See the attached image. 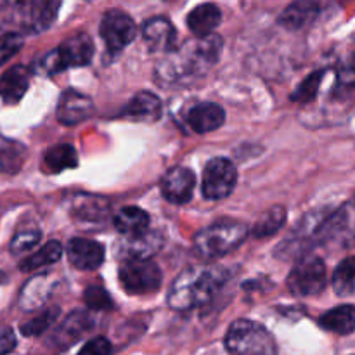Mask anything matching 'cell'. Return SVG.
<instances>
[{"label": "cell", "instance_id": "cell-1", "mask_svg": "<svg viewBox=\"0 0 355 355\" xmlns=\"http://www.w3.org/2000/svg\"><path fill=\"white\" fill-rule=\"evenodd\" d=\"M224 267L193 266L175 277L168 291V305L173 311L186 312L207 305L229 281Z\"/></svg>", "mask_w": 355, "mask_h": 355}, {"label": "cell", "instance_id": "cell-2", "mask_svg": "<svg viewBox=\"0 0 355 355\" xmlns=\"http://www.w3.org/2000/svg\"><path fill=\"white\" fill-rule=\"evenodd\" d=\"M248 238V227L241 222L218 220L194 236V248L203 259H220L234 252Z\"/></svg>", "mask_w": 355, "mask_h": 355}, {"label": "cell", "instance_id": "cell-3", "mask_svg": "<svg viewBox=\"0 0 355 355\" xmlns=\"http://www.w3.org/2000/svg\"><path fill=\"white\" fill-rule=\"evenodd\" d=\"M225 349L231 355H277L276 340L269 329L250 319H238L225 335Z\"/></svg>", "mask_w": 355, "mask_h": 355}, {"label": "cell", "instance_id": "cell-4", "mask_svg": "<svg viewBox=\"0 0 355 355\" xmlns=\"http://www.w3.org/2000/svg\"><path fill=\"white\" fill-rule=\"evenodd\" d=\"M94 44L92 38L80 31L73 37L66 38L58 49L47 52L40 61V69L45 75H54L73 66H85L92 61Z\"/></svg>", "mask_w": 355, "mask_h": 355}, {"label": "cell", "instance_id": "cell-5", "mask_svg": "<svg viewBox=\"0 0 355 355\" xmlns=\"http://www.w3.org/2000/svg\"><path fill=\"white\" fill-rule=\"evenodd\" d=\"M319 243L336 248L355 245V205H345L319 224L315 231Z\"/></svg>", "mask_w": 355, "mask_h": 355}, {"label": "cell", "instance_id": "cell-6", "mask_svg": "<svg viewBox=\"0 0 355 355\" xmlns=\"http://www.w3.org/2000/svg\"><path fill=\"white\" fill-rule=\"evenodd\" d=\"M288 288L297 297H314L326 288V266L318 257H305L288 276Z\"/></svg>", "mask_w": 355, "mask_h": 355}, {"label": "cell", "instance_id": "cell-7", "mask_svg": "<svg viewBox=\"0 0 355 355\" xmlns=\"http://www.w3.org/2000/svg\"><path fill=\"white\" fill-rule=\"evenodd\" d=\"M120 283L128 293L144 295L162 286V269L153 260H128L118 270Z\"/></svg>", "mask_w": 355, "mask_h": 355}, {"label": "cell", "instance_id": "cell-8", "mask_svg": "<svg viewBox=\"0 0 355 355\" xmlns=\"http://www.w3.org/2000/svg\"><path fill=\"white\" fill-rule=\"evenodd\" d=\"M238 170L227 158H214L203 172V196L207 200H224L236 187Z\"/></svg>", "mask_w": 355, "mask_h": 355}, {"label": "cell", "instance_id": "cell-9", "mask_svg": "<svg viewBox=\"0 0 355 355\" xmlns=\"http://www.w3.org/2000/svg\"><path fill=\"white\" fill-rule=\"evenodd\" d=\"M101 37L110 54H118L135 38L137 28L134 19L121 10H110L101 21Z\"/></svg>", "mask_w": 355, "mask_h": 355}, {"label": "cell", "instance_id": "cell-10", "mask_svg": "<svg viewBox=\"0 0 355 355\" xmlns=\"http://www.w3.org/2000/svg\"><path fill=\"white\" fill-rule=\"evenodd\" d=\"M10 9L19 14V26L26 33H38L44 31L54 23L58 16L59 2H49V0H40V2H19L12 3Z\"/></svg>", "mask_w": 355, "mask_h": 355}, {"label": "cell", "instance_id": "cell-11", "mask_svg": "<svg viewBox=\"0 0 355 355\" xmlns=\"http://www.w3.org/2000/svg\"><path fill=\"white\" fill-rule=\"evenodd\" d=\"M196 177L186 166H173L162 180V194L173 205H186L193 198Z\"/></svg>", "mask_w": 355, "mask_h": 355}, {"label": "cell", "instance_id": "cell-12", "mask_svg": "<svg viewBox=\"0 0 355 355\" xmlns=\"http://www.w3.org/2000/svg\"><path fill=\"white\" fill-rule=\"evenodd\" d=\"M163 246V236L156 231H148L146 234L135 238H121L116 243V255L128 260H149Z\"/></svg>", "mask_w": 355, "mask_h": 355}, {"label": "cell", "instance_id": "cell-13", "mask_svg": "<svg viewBox=\"0 0 355 355\" xmlns=\"http://www.w3.org/2000/svg\"><path fill=\"white\" fill-rule=\"evenodd\" d=\"M94 114V103L87 96L75 89H68L62 92L58 104V120L62 125H78L89 120Z\"/></svg>", "mask_w": 355, "mask_h": 355}, {"label": "cell", "instance_id": "cell-14", "mask_svg": "<svg viewBox=\"0 0 355 355\" xmlns=\"http://www.w3.org/2000/svg\"><path fill=\"white\" fill-rule=\"evenodd\" d=\"M66 252L69 262L80 270H96L104 260V246L94 239L73 238Z\"/></svg>", "mask_w": 355, "mask_h": 355}, {"label": "cell", "instance_id": "cell-15", "mask_svg": "<svg viewBox=\"0 0 355 355\" xmlns=\"http://www.w3.org/2000/svg\"><path fill=\"white\" fill-rule=\"evenodd\" d=\"M142 35L153 52H170L177 49V31L165 17H153L142 28Z\"/></svg>", "mask_w": 355, "mask_h": 355}, {"label": "cell", "instance_id": "cell-16", "mask_svg": "<svg viewBox=\"0 0 355 355\" xmlns=\"http://www.w3.org/2000/svg\"><path fill=\"white\" fill-rule=\"evenodd\" d=\"M225 121V111L215 103H200L187 113V123L196 134H208L220 128Z\"/></svg>", "mask_w": 355, "mask_h": 355}, {"label": "cell", "instance_id": "cell-17", "mask_svg": "<svg viewBox=\"0 0 355 355\" xmlns=\"http://www.w3.org/2000/svg\"><path fill=\"white\" fill-rule=\"evenodd\" d=\"M30 87V69L14 66L0 76V97L6 104H16L23 99Z\"/></svg>", "mask_w": 355, "mask_h": 355}, {"label": "cell", "instance_id": "cell-18", "mask_svg": "<svg viewBox=\"0 0 355 355\" xmlns=\"http://www.w3.org/2000/svg\"><path fill=\"white\" fill-rule=\"evenodd\" d=\"M222 12L215 3H201L187 16V26L198 38H207L214 35L215 28L220 24Z\"/></svg>", "mask_w": 355, "mask_h": 355}, {"label": "cell", "instance_id": "cell-19", "mask_svg": "<svg viewBox=\"0 0 355 355\" xmlns=\"http://www.w3.org/2000/svg\"><path fill=\"white\" fill-rule=\"evenodd\" d=\"M121 114L125 118H130V120L155 121L162 116V101L155 94L142 90L132 97V101L125 106Z\"/></svg>", "mask_w": 355, "mask_h": 355}, {"label": "cell", "instance_id": "cell-20", "mask_svg": "<svg viewBox=\"0 0 355 355\" xmlns=\"http://www.w3.org/2000/svg\"><path fill=\"white\" fill-rule=\"evenodd\" d=\"M113 224L123 238H135L149 231V215L142 208L125 207L114 215Z\"/></svg>", "mask_w": 355, "mask_h": 355}, {"label": "cell", "instance_id": "cell-21", "mask_svg": "<svg viewBox=\"0 0 355 355\" xmlns=\"http://www.w3.org/2000/svg\"><path fill=\"white\" fill-rule=\"evenodd\" d=\"M92 328V319L85 312H73L58 329H55L54 336H52V343L59 347H68L73 342L85 335L89 329Z\"/></svg>", "mask_w": 355, "mask_h": 355}, {"label": "cell", "instance_id": "cell-22", "mask_svg": "<svg viewBox=\"0 0 355 355\" xmlns=\"http://www.w3.org/2000/svg\"><path fill=\"white\" fill-rule=\"evenodd\" d=\"M319 12V6L311 0H300V2L291 3L290 7L284 9V12L281 14L279 23L283 26H286L288 30H302V28L309 26L312 21L315 19Z\"/></svg>", "mask_w": 355, "mask_h": 355}, {"label": "cell", "instance_id": "cell-23", "mask_svg": "<svg viewBox=\"0 0 355 355\" xmlns=\"http://www.w3.org/2000/svg\"><path fill=\"white\" fill-rule=\"evenodd\" d=\"M319 324L322 329L338 335H349L355 329V307L354 305H340L321 315Z\"/></svg>", "mask_w": 355, "mask_h": 355}, {"label": "cell", "instance_id": "cell-24", "mask_svg": "<svg viewBox=\"0 0 355 355\" xmlns=\"http://www.w3.org/2000/svg\"><path fill=\"white\" fill-rule=\"evenodd\" d=\"M54 279L52 276H38L35 279H31L26 286L23 288V293H21V307L24 311H31V309H37L51 297L52 288H54Z\"/></svg>", "mask_w": 355, "mask_h": 355}, {"label": "cell", "instance_id": "cell-25", "mask_svg": "<svg viewBox=\"0 0 355 355\" xmlns=\"http://www.w3.org/2000/svg\"><path fill=\"white\" fill-rule=\"evenodd\" d=\"M78 165V156L73 146L58 144L49 148L44 155V168L49 173H59L62 170L75 168Z\"/></svg>", "mask_w": 355, "mask_h": 355}, {"label": "cell", "instance_id": "cell-26", "mask_svg": "<svg viewBox=\"0 0 355 355\" xmlns=\"http://www.w3.org/2000/svg\"><path fill=\"white\" fill-rule=\"evenodd\" d=\"M333 290L338 297H349L355 291V257H347L333 272Z\"/></svg>", "mask_w": 355, "mask_h": 355}, {"label": "cell", "instance_id": "cell-27", "mask_svg": "<svg viewBox=\"0 0 355 355\" xmlns=\"http://www.w3.org/2000/svg\"><path fill=\"white\" fill-rule=\"evenodd\" d=\"M62 255V246L59 245L58 241H49L47 245L42 246L37 253L30 255L28 259H24L21 262L19 269L23 272H31V270H37L40 267L51 266V263H55Z\"/></svg>", "mask_w": 355, "mask_h": 355}, {"label": "cell", "instance_id": "cell-28", "mask_svg": "<svg viewBox=\"0 0 355 355\" xmlns=\"http://www.w3.org/2000/svg\"><path fill=\"white\" fill-rule=\"evenodd\" d=\"M284 222H286V210L283 207H272L257 222L253 227V234L255 238H270L283 227Z\"/></svg>", "mask_w": 355, "mask_h": 355}, {"label": "cell", "instance_id": "cell-29", "mask_svg": "<svg viewBox=\"0 0 355 355\" xmlns=\"http://www.w3.org/2000/svg\"><path fill=\"white\" fill-rule=\"evenodd\" d=\"M58 315H59V309L58 307L45 309V311L42 312L40 315H37V318L30 319L28 322L21 324V328H19L21 333H23L24 336L42 335V333H45L49 328H51L52 324H54L55 319H58Z\"/></svg>", "mask_w": 355, "mask_h": 355}, {"label": "cell", "instance_id": "cell-30", "mask_svg": "<svg viewBox=\"0 0 355 355\" xmlns=\"http://www.w3.org/2000/svg\"><path fill=\"white\" fill-rule=\"evenodd\" d=\"M322 78H324V71H314L297 87L293 94H291V101L295 103H311L318 97V90L321 87Z\"/></svg>", "mask_w": 355, "mask_h": 355}, {"label": "cell", "instance_id": "cell-31", "mask_svg": "<svg viewBox=\"0 0 355 355\" xmlns=\"http://www.w3.org/2000/svg\"><path fill=\"white\" fill-rule=\"evenodd\" d=\"M40 238L42 234L38 229H23V231L16 232V236L10 241V252H12V255L28 252V250L35 248L38 245Z\"/></svg>", "mask_w": 355, "mask_h": 355}, {"label": "cell", "instance_id": "cell-32", "mask_svg": "<svg viewBox=\"0 0 355 355\" xmlns=\"http://www.w3.org/2000/svg\"><path fill=\"white\" fill-rule=\"evenodd\" d=\"M23 49V37L16 31H9L0 37V66Z\"/></svg>", "mask_w": 355, "mask_h": 355}, {"label": "cell", "instance_id": "cell-33", "mask_svg": "<svg viewBox=\"0 0 355 355\" xmlns=\"http://www.w3.org/2000/svg\"><path fill=\"white\" fill-rule=\"evenodd\" d=\"M83 300L94 311H110L113 307V300H111L110 295L106 293V290L101 286H89L83 295Z\"/></svg>", "mask_w": 355, "mask_h": 355}, {"label": "cell", "instance_id": "cell-34", "mask_svg": "<svg viewBox=\"0 0 355 355\" xmlns=\"http://www.w3.org/2000/svg\"><path fill=\"white\" fill-rule=\"evenodd\" d=\"M111 352H113V347H111L110 340H106L104 336H97V338L87 342L78 355H110Z\"/></svg>", "mask_w": 355, "mask_h": 355}, {"label": "cell", "instance_id": "cell-35", "mask_svg": "<svg viewBox=\"0 0 355 355\" xmlns=\"http://www.w3.org/2000/svg\"><path fill=\"white\" fill-rule=\"evenodd\" d=\"M16 349V335L10 328L0 329V355H7Z\"/></svg>", "mask_w": 355, "mask_h": 355}, {"label": "cell", "instance_id": "cell-36", "mask_svg": "<svg viewBox=\"0 0 355 355\" xmlns=\"http://www.w3.org/2000/svg\"><path fill=\"white\" fill-rule=\"evenodd\" d=\"M350 68H352L355 71V52L352 54V58H350Z\"/></svg>", "mask_w": 355, "mask_h": 355}]
</instances>
